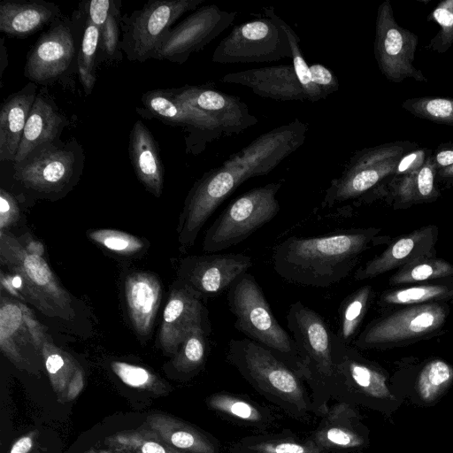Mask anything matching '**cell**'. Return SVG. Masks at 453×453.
<instances>
[{
    "mask_svg": "<svg viewBox=\"0 0 453 453\" xmlns=\"http://www.w3.org/2000/svg\"><path fill=\"white\" fill-rule=\"evenodd\" d=\"M100 50V32L87 16L86 26L78 54V73L86 95H89L96 82V65Z\"/></svg>",
    "mask_w": 453,
    "mask_h": 453,
    "instance_id": "7bdbcfd3",
    "label": "cell"
},
{
    "mask_svg": "<svg viewBox=\"0 0 453 453\" xmlns=\"http://www.w3.org/2000/svg\"><path fill=\"white\" fill-rule=\"evenodd\" d=\"M206 404L211 410L231 421L262 431L267 429L274 421V416L270 410L233 393H214L207 397Z\"/></svg>",
    "mask_w": 453,
    "mask_h": 453,
    "instance_id": "1f68e13d",
    "label": "cell"
},
{
    "mask_svg": "<svg viewBox=\"0 0 453 453\" xmlns=\"http://www.w3.org/2000/svg\"><path fill=\"white\" fill-rule=\"evenodd\" d=\"M64 117L50 99L38 94L30 110L13 164L25 160L37 148L55 142Z\"/></svg>",
    "mask_w": 453,
    "mask_h": 453,
    "instance_id": "484cf974",
    "label": "cell"
},
{
    "mask_svg": "<svg viewBox=\"0 0 453 453\" xmlns=\"http://www.w3.org/2000/svg\"><path fill=\"white\" fill-rule=\"evenodd\" d=\"M125 296L133 327L140 336H148L161 301L159 280L150 273H133L126 278Z\"/></svg>",
    "mask_w": 453,
    "mask_h": 453,
    "instance_id": "cb8c5ba5",
    "label": "cell"
},
{
    "mask_svg": "<svg viewBox=\"0 0 453 453\" xmlns=\"http://www.w3.org/2000/svg\"><path fill=\"white\" fill-rule=\"evenodd\" d=\"M226 300L235 329L273 351L301 376L296 344L275 319L255 277L242 274L227 290Z\"/></svg>",
    "mask_w": 453,
    "mask_h": 453,
    "instance_id": "8992f818",
    "label": "cell"
},
{
    "mask_svg": "<svg viewBox=\"0 0 453 453\" xmlns=\"http://www.w3.org/2000/svg\"><path fill=\"white\" fill-rule=\"evenodd\" d=\"M228 453H327L309 436L302 438L290 432L259 434L234 442Z\"/></svg>",
    "mask_w": 453,
    "mask_h": 453,
    "instance_id": "d6a6232c",
    "label": "cell"
},
{
    "mask_svg": "<svg viewBox=\"0 0 453 453\" xmlns=\"http://www.w3.org/2000/svg\"><path fill=\"white\" fill-rule=\"evenodd\" d=\"M220 81L245 86L259 96L277 101L307 100L292 64L229 73Z\"/></svg>",
    "mask_w": 453,
    "mask_h": 453,
    "instance_id": "603a6c76",
    "label": "cell"
},
{
    "mask_svg": "<svg viewBox=\"0 0 453 453\" xmlns=\"http://www.w3.org/2000/svg\"><path fill=\"white\" fill-rule=\"evenodd\" d=\"M237 16L216 4L197 8L163 37L152 58L183 64L223 33Z\"/></svg>",
    "mask_w": 453,
    "mask_h": 453,
    "instance_id": "5bb4252c",
    "label": "cell"
},
{
    "mask_svg": "<svg viewBox=\"0 0 453 453\" xmlns=\"http://www.w3.org/2000/svg\"><path fill=\"white\" fill-rule=\"evenodd\" d=\"M203 0H154L120 19L119 49L130 61L144 62L154 52L173 24L184 13L196 10Z\"/></svg>",
    "mask_w": 453,
    "mask_h": 453,
    "instance_id": "30bf717a",
    "label": "cell"
},
{
    "mask_svg": "<svg viewBox=\"0 0 453 453\" xmlns=\"http://www.w3.org/2000/svg\"><path fill=\"white\" fill-rule=\"evenodd\" d=\"M123 453H139V452H135V451H126V452H123Z\"/></svg>",
    "mask_w": 453,
    "mask_h": 453,
    "instance_id": "94428289",
    "label": "cell"
},
{
    "mask_svg": "<svg viewBox=\"0 0 453 453\" xmlns=\"http://www.w3.org/2000/svg\"><path fill=\"white\" fill-rule=\"evenodd\" d=\"M209 333L210 328L199 326L188 334L173 359V366L177 372L188 375L202 368L208 351Z\"/></svg>",
    "mask_w": 453,
    "mask_h": 453,
    "instance_id": "ab89813d",
    "label": "cell"
},
{
    "mask_svg": "<svg viewBox=\"0 0 453 453\" xmlns=\"http://www.w3.org/2000/svg\"><path fill=\"white\" fill-rule=\"evenodd\" d=\"M28 254L42 257L44 253L43 244L37 241H31L25 247Z\"/></svg>",
    "mask_w": 453,
    "mask_h": 453,
    "instance_id": "6f0895ef",
    "label": "cell"
},
{
    "mask_svg": "<svg viewBox=\"0 0 453 453\" xmlns=\"http://www.w3.org/2000/svg\"><path fill=\"white\" fill-rule=\"evenodd\" d=\"M402 107L416 117L438 124L453 125V98L413 97L406 99Z\"/></svg>",
    "mask_w": 453,
    "mask_h": 453,
    "instance_id": "f6af8a7d",
    "label": "cell"
},
{
    "mask_svg": "<svg viewBox=\"0 0 453 453\" xmlns=\"http://www.w3.org/2000/svg\"><path fill=\"white\" fill-rule=\"evenodd\" d=\"M418 44V35L395 21L390 1L382 2L377 10L373 50L379 69L388 81H427L413 65Z\"/></svg>",
    "mask_w": 453,
    "mask_h": 453,
    "instance_id": "4fadbf2b",
    "label": "cell"
},
{
    "mask_svg": "<svg viewBox=\"0 0 453 453\" xmlns=\"http://www.w3.org/2000/svg\"><path fill=\"white\" fill-rule=\"evenodd\" d=\"M283 180L254 188L234 199L207 229L203 250L215 253L239 244L280 211L276 195Z\"/></svg>",
    "mask_w": 453,
    "mask_h": 453,
    "instance_id": "ba28073f",
    "label": "cell"
},
{
    "mask_svg": "<svg viewBox=\"0 0 453 453\" xmlns=\"http://www.w3.org/2000/svg\"><path fill=\"white\" fill-rule=\"evenodd\" d=\"M286 32L273 19L264 17L234 27L212 53L219 64L274 62L291 58Z\"/></svg>",
    "mask_w": 453,
    "mask_h": 453,
    "instance_id": "8fae6325",
    "label": "cell"
},
{
    "mask_svg": "<svg viewBox=\"0 0 453 453\" xmlns=\"http://www.w3.org/2000/svg\"><path fill=\"white\" fill-rule=\"evenodd\" d=\"M435 166L438 170L453 165V142L440 144L433 152Z\"/></svg>",
    "mask_w": 453,
    "mask_h": 453,
    "instance_id": "f5cc1de1",
    "label": "cell"
},
{
    "mask_svg": "<svg viewBox=\"0 0 453 453\" xmlns=\"http://www.w3.org/2000/svg\"><path fill=\"white\" fill-rule=\"evenodd\" d=\"M19 216L18 203L12 195L1 188L0 190V229L4 232V228L14 224Z\"/></svg>",
    "mask_w": 453,
    "mask_h": 453,
    "instance_id": "f907efd6",
    "label": "cell"
},
{
    "mask_svg": "<svg viewBox=\"0 0 453 453\" xmlns=\"http://www.w3.org/2000/svg\"><path fill=\"white\" fill-rule=\"evenodd\" d=\"M427 19L437 23L440 29L426 48L440 54L445 53L453 45V0L439 3Z\"/></svg>",
    "mask_w": 453,
    "mask_h": 453,
    "instance_id": "bcb514c9",
    "label": "cell"
},
{
    "mask_svg": "<svg viewBox=\"0 0 453 453\" xmlns=\"http://www.w3.org/2000/svg\"><path fill=\"white\" fill-rule=\"evenodd\" d=\"M372 297V288L366 285L345 297L339 307V328L337 337L350 345L367 312Z\"/></svg>",
    "mask_w": 453,
    "mask_h": 453,
    "instance_id": "f35d334b",
    "label": "cell"
},
{
    "mask_svg": "<svg viewBox=\"0 0 453 453\" xmlns=\"http://www.w3.org/2000/svg\"><path fill=\"white\" fill-rule=\"evenodd\" d=\"M309 438L327 453H359L370 444V430L357 407L336 402L321 416Z\"/></svg>",
    "mask_w": 453,
    "mask_h": 453,
    "instance_id": "ac0fdd59",
    "label": "cell"
},
{
    "mask_svg": "<svg viewBox=\"0 0 453 453\" xmlns=\"http://www.w3.org/2000/svg\"><path fill=\"white\" fill-rule=\"evenodd\" d=\"M436 175L437 168L432 154L419 170L392 177L385 185L384 195L390 198L395 208L435 201L440 196L435 185Z\"/></svg>",
    "mask_w": 453,
    "mask_h": 453,
    "instance_id": "f546056e",
    "label": "cell"
},
{
    "mask_svg": "<svg viewBox=\"0 0 453 453\" xmlns=\"http://www.w3.org/2000/svg\"><path fill=\"white\" fill-rule=\"evenodd\" d=\"M252 258L242 253H211L188 257L181 266L183 283L200 296L215 297L252 267Z\"/></svg>",
    "mask_w": 453,
    "mask_h": 453,
    "instance_id": "e0dca14e",
    "label": "cell"
},
{
    "mask_svg": "<svg viewBox=\"0 0 453 453\" xmlns=\"http://www.w3.org/2000/svg\"><path fill=\"white\" fill-rule=\"evenodd\" d=\"M41 353L58 401L65 403L68 385L80 365L69 353L47 339L43 342Z\"/></svg>",
    "mask_w": 453,
    "mask_h": 453,
    "instance_id": "74e56055",
    "label": "cell"
},
{
    "mask_svg": "<svg viewBox=\"0 0 453 453\" xmlns=\"http://www.w3.org/2000/svg\"><path fill=\"white\" fill-rule=\"evenodd\" d=\"M263 12L265 17L270 18L276 21L286 32L291 48L293 66L296 75L303 88L306 99L310 102H317L324 99L320 91L312 83L310 73L309 65L304 60L302 50L300 48V38L295 30L275 12V9L272 6L264 7Z\"/></svg>",
    "mask_w": 453,
    "mask_h": 453,
    "instance_id": "b9f144b4",
    "label": "cell"
},
{
    "mask_svg": "<svg viewBox=\"0 0 453 453\" xmlns=\"http://www.w3.org/2000/svg\"><path fill=\"white\" fill-rule=\"evenodd\" d=\"M84 453H118L115 449H111L109 448L108 449H90L87 451H85Z\"/></svg>",
    "mask_w": 453,
    "mask_h": 453,
    "instance_id": "91938a15",
    "label": "cell"
},
{
    "mask_svg": "<svg viewBox=\"0 0 453 453\" xmlns=\"http://www.w3.org/2000/svg\"><path fill=\"white\" fill-rule=\"evenodd\" d=\"M417 148L416 142L395 141L357 151L342 174L331 180L323 206L332 207L373 193L393 177L400 159Z\"/></svg>",
    "mask_w": 453,
    "mask_h": 453,
    "instance_id": "52a82bcc",
    "label": "cell"
},
{
    "mask_svg": "<svg viewBox=\"0 0 453 453\" xmlns=\"http://www.w3.org/2000/svg\"><path fill=\"white\" fill-rule=\"evenodd\" d=\"M84 4L87 16L99 29L101 53L105 59L114 58L120 43V7L111 0H92Z\"/></svg>",
    "mask_w": 453,
    "mask_h": 453,
    "instance_id": "e575fe53",
    "label": "cell"
},
{
    "mask_svg": "<svg viewBox=\"0 0 453 453\" xmlns=\"http://www.w3.org/2000/svg\"><path fill=\"white\" fill-rule=\"evenodd\" d=\"M226 360L263 397L298 420L314 414L303 378L270 349L248 338L227 343Z\"/></svg>",
    "mask_w": 453,
    "mask_h": 453,
    "instance_id": "3957f363",
    "label": "cell"
},
{
    "mask_svg": "<svg viewBox=\"0 0 453 453\" xmlns=\"http://www.w3.org/2000/svg\"><path fill=\"white\" fill-rule=\"evenodd\" d=\"M6 64H7V54L5 52V48L4 46V38H2L1 68H0L1 75H0V77H2V75H3L4 67L7 65Z\"/></svg>",
    "mask_w": 453,
    "mask_h": 453,
    "instance_id": "680465c9",
    "label": "cell"
},
{
    "mask_svg": "<svg viewBox=\"0 0 453 453\" xmlns=\"http://www.w3.org/2000/svg\"><path fill=\"white\" fill-rule=\"evenodd\" d=\"M35 434L32 432L18 439L12 444L10 453H28L33 447Z\"/></svg>",
    "mask_w": 453,
    "mask_h": 453,
    "instance_id": "11a10c76",
    "label": "cell"
},
{
    "mask_svg": "<svg viewBox=\"0 0 453 453\" xmlns=\"http://www.w3.org/2000/svg\"><path fill=\"white\" fill-rule=\"evenodd\" d=\"M453 276V265L435 257H424L397 270L389 279L391 286L439 280Z\"/></svg>",
    "mask_w": 453,
    "mask_h": 453,
    "instance_id": "60d3db41",
    "label": "cell"
},
{
    "mask_svg": "<svg viewBox=\"0 0 453 453\" xmlns=\"http://www.w3.org/2000/svg\"><path fill=\"white\" fill-rule=\"evenodd\" d=\"M0 257L26 283L23 298L47 316L71 319L72 300L42 257L28 254L15 238L1 232Z\"/></svg>",
    "mask_w": 453,
    "mask_h": 453,
    "instance_id": "9c48e42d",
    "label": "cell"
},
{
    "mask_svg": "<svg viewBox=\"0 0 453 453\" xmlns=\"http://www.w3.org/2000/svg\"><path fill=\"white\" fill-rule=\"evenodd\" d=\"M142 102L152 116L164 122L181 126L187 130V151L189 153L200 154L207 144L223 136L212 116L180 101L173 89L148 91L142 96Z\"/></svg>",
    "mask_w": 453,
    "mask_h": 453,
    "instance_id": "9a60e30c",
    "label": "cell"
},
{
    "mask_svg": "<svg viewBox=\"0 0 453 453\" xmlns=\"http://www.w3.org/2000/svg\"><path fill=\"white\" fill-rule=\"evenodd\" d=\"M335 375L331 399L363 407L390 418L405 402L388 373L333 334Z\"/></svg>",
    "mask_w": 453,
    "mask_h": 453,
    "instance_id": "5b68a950",
    "label": "cell"
},
{
    "mask_svg": "<svg viewBox=\"0 0 453 453\" xmlns=\"http://www.w3.org/2000/svg\"><path fill=\"white\" fill-rule=\"evenodd\" d=\"M280 140L262 134L223 164L205 172L191 188L180 216L179 241L188 248L215 210L244 181L271 173L286 158Z\"/></svg>",
    "mask_w": 453,
    "mask_h": 453,
    "instance_id": "6da1fadb",
    "label": "cell"
},
{
    "mask_svg": "<svg viewBox=\"0 0 453 453\" xmlns=\"http://www.w3.org/2000/svg\"><path fill=\"white\" fill-rule=\"evenodd\" d=\"M453 384V366L435 358L426 362L403 394L404 401L418 407L436 404Z\"/></svg>",
    "mask_w": 453,
    "mask_h": 453,
    "instance_id": "4dcf8cb0",
    "label": "cell"
},
{
    "mask_svg": "<svg viewBox=\"0 0 453 453\" xmlns=\"http://www.w3.org/2000/svg\"><path fill=\"white\" fill-rule=\"evenodd\" d=\"M129 155L138 180L149 192L160 196L164 186V165L150 131L140 120L134 123L129 134Z\"/></svg>",
    "mask_w": 453,
    "mask_h": 453,
    "instance_id": "4316f807",
    "label": "cell"
},
{
    "mask_svg": "<svg viewBox=\"0 0 453 453\" xmlns=\"http://www.w3.org/2000/svg\"><path fill=\"white\" fill-rule=\"evenodd\" d=\"M36 85L27 84L12 94L0 111V161L14 163L30 110L36 97Z\"/></svg>",
    "mask_w": 453,
    "mask_h": 453,
    "instance_id": "d4e9b609",
    "label": "cell"
},
{
    "mask_svg": "<svg viewBox=\"0 0 453 453\" xmlns=\"http://www.w3.org/2000/svg\"><path fill=\"white\" fill-rule=\"evenodd\" d=\"M75 50L71 27L59 21L43 33L29 50L24 75L34 83L54 81L70 67Z\"/></svg>",
    "mask_w": 453,
    "mask_h": 453,
    "instance_id": "d6986e66",
    "label": "cell"
},
{
    "mask_svg": "<svg viewBox=\"0 0 453 453\" xmlns=\"http://www.w3.org/2000/svg\"><path fill=\"white\" fill-rule=\"evenodd\" d=\"M143 426L154 432L162 441L186 453H219L214 438H211L190 424L165 413L147 416Z\"/></svg>",
    "mask_w": 453,
    "mask_h": 453,
    "instance_id": "83f0119b",
    "label": "cell"
},
{
    "mask_svg": "<svg viewBox=\"0 0 453 453\" xmlns=\"http://www.w3.org/2000/svg\"><path fill=\"white\" fill-rule=\"evenodd\" d=\"M286 319L300 358L301 376L309 387L314 415L321 417L332 400L335 375L334 332L319 313L301 301L289 306Z\"/></svg>",
    "mask_w": 453,
    "mask_h": 453,
    "instance_id": "277c9868",
    "label": "cell"
},
{
    "mask_svg": "<svg viewBox=\"0 0 453 453\" xmlns=\"http://www.w3.org/2000/svg\"><path fill=\"white\" fill-rule=\"evenodd\" d=\"M378 232L365 228L312 237L290 236L273 248V269L289 283L331 287L349 275Z\"/></svg>",
    "mask_w": 453,
    "mask_h": 453,
    "instance_id": "7a4b0ae2",
    "label": "cell"
},
{
    "mask_svg": "<svg viewBox=\"0 0 453 453\" xmlns=\"http://www.w3.org/2000/svg\"><path fill=\"white\" fill-rule=\"evenodd\" d=\"M447 316L448 307L441 303L409 305L372 320L355 344L360 349L382 348L422 338L439 330Z\"/></svg>",
    "mask_w": 453,
    "mask_h": 453,
    "instance_id": "7c38bea8",
    "label": "cell"
},
{
    "mask_svg": "<svg viewBox=\"0 0 453 453\" xmlns=\"http://www.w3.org/2000/svg\"><path fill=\"white\" fill-rule=\"evenodd\" d=\"M309 69L311 81L320 91L324 99L339 89L338 79L331 69L319 63L309 65Z\"/></svg>",
    "mask_w": 453,
    "mask_h": 453,
    "instance_id": "c3c4849f",
    "label": "cell"
},
{
    "mask_svg": "<svg viewBox=\"0 0 453 453\" xmlns=\"http://www.w3.org/2000/svg\"><path fill=\"white\" fill-rule=\"evenodd\" d=\"M88 234L93 242L123 255L134 254L144 246L143 242L137 236L115 229H96L89 231Z\"/></svg>",
    "mask_w": 453,
    "mask_h": 453,
    "instance_id": "7dc6e473",
    "label": "cell"
},
{
    "mask_svg": "<svg viewBox=\"0 0 453 453\" xmlns=\"http://www.w3.org/2000/svg\"><path fill=\"white\" fill-rule=\"evenodd\" d=\"M58 7L44 1L0 4V31L11 37L25 38L56 21Z\"/></svg>",
    "mask_w": 453,
    "mask_h": 453,
    "instance_id": "f1b7e54d",
    "label": "cell"
},
{
    "mask_svg": "<svg viewBox=\"0 0 453 453\" xmlns=\"http://www.w3.org/2000/svg\"><path fill=\"white\" fill-rule=\"evenodd\" d=\"M175 96L209 113L220 127L223 136L238 134L258 122L239 97L203 86L186 85L173 89Z\"/></svg>",
    "mask_w": 453,
    "mask_h": 453,
    "instance_id": "44dd1931",
    "label": "cell"
},
{
    "mask_svg": "<svg viewBox=\"0 0 453 453\" xmlns=\"http://www.w3.org/2000/svg\"><path fill=\"white\" fill-rule=\"evenodd\" d=\"M31 336L25 324L22 311L18 302L1 297L0 304V349L2 353L17 367L22 368L25 359L19 345Z\"/></svg>",
    "mask_w": 453,
    "mask_h": 453,
    "instance_id": "836d02e7",
    "label": "cell"
},
{
    "mask_svg": "<svg viewBox=\"0 0 453 453\" xmlns=\"http://www.w3.org/2000/svg\"><path fill=\"white\" fill-rule=\"evenodd\" d=\"M78 165L74 150L52 142L37 148L25 160L14 164V177L33 190L54 193L71 181Z\"/></svg>",
    "mask_w": 453,
    "mask_h": 453,
    "instance_id": "2e32d148",
    "label": "cell"
},
{
    "mask_svg": "<svg viewBox=\"0 0 453 453\" xmlns=\"http://www.w3.org/2000/svg\"><path fill=\"white\" fill-rule=\"evenodd\" d=\"M434 150L417 148L405 154L399 161L393 177L409 174L419 170L432 156Z\"/></svg>",
    "mask_w": 453,
    "mask_h": 453,
    "instance_id": "681fc988",
    "label": "cell"
},
{
    "mask_svg": "<svg viewBox=\"0 0 453 453\" xmlns=\"http://www.w3.org/2000/svg\"><path fill=\"white\" fill-rule=\"evenodd\" d=\"M84 372L81 366L73 374L66 391L65 403L74 400L84 388Z\"/></svg>",
    "mask_w": 453,
    "mask_h": 453,
    "instance_id": "db71d44e",
    "label": "cell"
},
{
    "mask_svg": "<svg viewBox=\"0 0 453 453\" xmlns=\"http://www.w3.org/2000/svg\"><path fill=\"white\" fill-rule=\"evenodd\" d=\"M199 326L210 328L208 311L200 295L182 283L173 289L164 310L159 331L162 349L175 355L188 334Z\"/></svg>",
    "mask_w": 453,
    "mask_h": 453,
    "instance_id": "ffe728a7",
    "label": "cell"
},
{
    "mask_svg": "<svg viewBox=\"0 0 453 453\" xmlns=\"http://www.w3.org/2000/svg\"><path fill=\"white\" fill-rule=\"evenodd\" d=\"M111 368L117 377L127 386L145 390L156 395L169 393L170 387L157 374L150 370L122 361H113Z\"/></svg>",
    "mask_w": 453,
    "mask_h": 453,
    "instance_id": "ee69618b",
    "label": "cell"
},
{
    "mask_svg": "<svg viewBox=\"0 0 453 453\" xmlns=\"http://www.w3.org/2000/svg\"><path fill=\"white\" fill-rule=\"evenodd\" d=\"M104 444L118 453L135 451L139 453H186L162 441L145 426L128 429L107 436Z\"/></svg>",
    "mask_w": 453,
    "mask_h": 453,
    "instance_id": "8d00e7d4",
    "label": "cell"
},
{
    "mask_svg": "<svg viewBox=\"0 0 453 453\" xmlns=\"http://www.w3.org/2000/svg\"><path fill=\"white\" fill-rule=\"evenodd\" d=\"M438 228L429 225L396 239L380 255L359 267L355 274L356 280L377 277L394 269H399L416 260L434 257V244Z\"/></svg>",
    "mask_w": 453,
    "mask_h": 453,
    "instance_id": "7402d4cb",
    "label": "cell"
},
{
    "mask_svg": "<svg viewBox=\"0 0 453 453\" xmlns=\"http://www.w3.org/2000/svg\"><path fill=\"white\" fill-rule=\"evenodd\" d=\"M453 298V280L445 283L417 285L384 292L379 300L380 306L415 305L439 303Z\"/></svg>",
    "mask_w": 453,
    "mask_h": 453,
    "instance_id": "d590c367",
    "label": "cell"
},
{
    "mask_svg": "<svg viewBox=\"0 0 453 453\" xmlns=\"http://www.w3.org/2000/svg\"><path fill=\"white\" fill-rule=\"evenodd\" d=\"M436 179L447 187L453 186V165L437 171Z\"/></svg>",
    "mask_w": 453,
    "mask_h": 453,
    "instance_id": "9f6ffc18",
    "label": "cell"
},
{
    "mask_svg": "<svg viewBox=\"0 0 453 453\" xmlns=\"http://www.w3.org/2000/svg\"><path fill=\"white\" fill-rule=\"evenodd\" d=\"M18 303L22 311L25 324L31 336L32 344L38 351H41L43 342L47 339L44 335L42 326L29 308L20 302Z\"/></svg>",
    "mask_w": 453,
    "mask_h": 453,
    "instance_id": "816d5d0a",
    "label": "cell"
}]
</instances>
